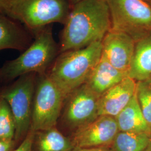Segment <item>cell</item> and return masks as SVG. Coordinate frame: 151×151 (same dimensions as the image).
<instances>
[{"instance_id": "2", "label": "cell", "mask_w": 151, "mask_h": 151, "mask_svg": "<svg viewBox=\"0 0 151 151\" xmlns=\"http://www.w3.org/2000/svg\"><path fill=\"white\" fill-rule=\"evenodd\" d=\"M102 56V42L60 53L46 73L65 97L86 83Z\"/></svg>"}, {"instance_id": "17", "label": "cell", "mask_w": 151, "mask_h": 151, "mask_svg": "<svg viewBox=\"0 0 151 151\" xmlns=\"http://www.w3.org/2000/svg\"><path fill=\"white\" fill-rule=\"evenodd\" d=\"M151 143V135L119 131L111 144V151H145Z\"/></svg>"}, {"instance_id": "20", "label": "cell", "mask_w": 151, "mask_h": 151, "mask_svg": "<svg viewBox=\"0 0 151 151\" xmlns=\"http://www.w3.org/2000/svg\"><path fill=\"white\" fill-rule=\"evenodd\" d=\"M35 132L30 129L27 137L12 151H32V145Z\"/></svg>"}, {"instance_id": "27", "label": "cell", "mask_w": 151, "mask_h": 151, "mask_svg": "<svg viewBox=\"0 0 151 151\" xmlns=\"http://www.w3.org/2000/svg\"><path fill=\"white\" fill-rule=\"evenodd\" d=\"M101 1H105V2H106L107 0H101Z\"/></svg>"}, {"instance_id": "24", "label": "cell", "mask_w": 151, "mask_h": 151, "mask_svg": "<svg viewBox=\"0 0 151 151\" xmlns=\"http://www.w3.org/2000/svg\"><path fill=\"white\" fill-rule=\"evenodd\" d=\"M70 4V6L74 5L76 3L79 2L81 0H68Z\"/></svg>"}, {"instance_id": "9", "label": "cell", "mask_w": 151, "mask_h": 151, "mask_svg": "<svg viewBox=\"0 0 151 151\" xmlns=\"http://www.w3.org/2000/svg\"><path fill=\"white\" fill-rule=\"evenodd\" d=\"M119 132L115 118L101 115L71 135L75 147L94 148L111 146Z\"/></svg>"}, {"instance_id": "3", "label": "cell", "mask_w": 151, "mask_h": 151, "mask_svg": "<svg viewBox=\"0 0 151 151\" xmlns=\"http://www.w3.org/2000/svg\"><path fill=\"white\" fill-rule=\"evenodd\" d=\"M60 54L50 25L34 34L32 43L16 59L8 60L0 68V81L11 82L21 76L47 72Z\"/></svg>"}, {"instance_id": "6", "label": "cell", "mask_w": 151, "mask_h": 151, "mask_svg": "<svg viewBox=\"0 0 151 151\" xmlns=\"http://www.w3.org/2000/svg\"><path fill=\"white\" fill-rule=\"evenodd\" d=\"M99 95L86 84L76 88L65 97L57 127L71 135L99 116Z\"/></svg>"}, {"instance_id": "23", "label": "cell", "mask_w": 151, "mask_h": 151, "mask_svg": "<svg viewBox=\"0 0 151 151\" xmlns=\"http://www.w3.org/2000/svg\"><path fill=\"white\" fill-rule=\"evenodd\" d=\"M72 151H111L107 147L94 148H78L75 147Z\"/></svg>"}, {"instance_id": "15", "label": "cell", "mask_w": 151, "mask_h": 151, "mask_svg": "<svg viewBox=\"0 0 151 151\" xmlns=\"http://www.w3.org/2000/svg\"><path fill=\"white\" fill-rule=\"evenodd\" d=\"M74 148L71 138L66 137L57 126L34 133L32 151H72Z\"/></svg>"}, {"instance_id": "14", "label": "cell", "mask_w": 151, "mask_h": 151, "mask_svg": "<svg viewBox=\"0 0 151 151\" xmlns=\"http://www.w3.org/2000/svg\"><path fill=\"white\" fill-rule=\"evenodd\" d=\"M128 77L137 82L151 80V32L135 42Z\"/></svg>"}, {"instance_id": "28", "label": "cell", "mask_w": 151, "mask_h": 151, "mask_svg": "<svg viewBox=\"0 0 151 151\" xmlns=\"http://www.w3.org/2000/svg\"></svg>"}, {"instance_id": "26", "label": "cell", "mask_w": 151, "mask_h": 151, "mask_svg": "<svg viewBox=\"0 0 151 151\" xmlns=\"http://www.w3.org/2000/svg\"><path fill=\"white\" fill-rule=\"evenodd\" d=\"M149 4H150V5L151 6V0H146Z\"/></svg>"}, {"instance_id": "1", "label": "cell", "mask_w": 151, "mask_h": 151, "mask_svg": "<svg viewBox=\"0 0 151 151\" xmlns=\"http://www.w3.org/2000/svg\"><path fill=\"white\" fill-rule=\"evenodd\" d=\"M72 6L60 35V53L102 41L111 28L106 2L81 0Z\"/></svg>"}, {"instance_id": "22", "label": "cell", "mask_w": 151, "mask_h": 151, "mask_svg": "<svg viewBox=\"0 0 151 151\" xmlns=\"http://www.w3.org/2000/svg\"><path fill=\"white\" fill-rule=\"evenodd\" d=\"M17 142L15 140L0 139V151H12L16 148Z\"/></svg>"}, {"instance_id": "4", "label": "cell", "mask_w": 151, "mask_h": 151, "mask_svg": "<svg viewBox=\"0 0 151 151\" xmlns=\"http://www.w3.org/2000/svg\"><path fill=\"white\" fill-rule=\"evenodd\" d=\"M12 19L34 34L51 24H65L70 11L68 0H11Z\"/></svg>"}, {"instance_id": "8", "label": "cell", "mask_w": 151, "mask_h": 151, "mask_svg": "<svg viewBox=\"0 0 151 151\" xmlns=\"http://www.w3.org/2000/svg\"><path fill=\"white\" fill-rule=\"evenodd\" d=\"M65 97L47 74H38L34 92L31 129L34 132L57 126Z\"/></svg>"}, {"instance_id": "13", "label": "cell", "mask_w": 151, "mask_h": 151, "mask_svg": "<svg viewBox=\"0 0 151 151\" xmlns=\"http://www.w3.org/2000/svg\"><path fill=\"white\" fill-rule=\"evenodd\" d=\"M128 77L127 73L117 70L103 56L92 71L85 84L99 96Z\"/></svg>"}, {"instance_id": "7", "label": "cell", "mask_w": 151, "mask_h": 151, "mask_svg": "<svg viewBox=\"0 0 151 151\" xmlns=\"http://www.w3.org/2000/svg\"><path fill=\"white\" fill-rule=\"evenodd\" d=\"M111 28L138 41L151 32V6L146 0H107Z\"/></svg>"}, {"instance_id": "16", "label": "cell", "mask_w": 151, "mask_h": 151, "mask_svg": "<svg viewBox=\"0 0 151 151\" xmlns=\"http://www.w3.org/2000/svg\"><path fill=\"white\" fill-rule=\"evenodd\" d=\"M115 119L120 132L147 133L151 135V129L141 111L135 94Z\"/></svg>"}, {"instance_id": "5", "label": "cell", "mask_w": 151, "mask_h": 151, "mask_svg": "<svg viewBox=\"0 0 151 151\" xmlns=\"http://www.w3.org/2000/svg\"><path fill=\"white\" fill-rule=\"evenodd\" d=\"M38 73L21 76L0 90V96L7 102L15 122V140L20 143L31 129L32 105Z\"/></svg>"}, {"instance_id": "10", "label": "cell", "mask_w": 151, "mask_h": 151, "mask_svg": "<svg viewBox=\"0 0 151 151\" xmlns=\"http://www.w3.org/2000/svg\"><path fill=\"white\" fill-rule=\"evenodd\" d=\"M101 42L103 57L114 67L128 75L135 49V40L125 32L111 29Z\"/></svg>"}, {"instance_id": "25", "label": "cell", "mask_w": 151, "mask_h": 151, "mask_svg": "<svg viewBox=\"0 0 151 151\" xmlns=\"http://www.w3.org/2000/svg\"><path fill=\"white\" fill-rule=\"evenodd\" d=\"M145 151H151V144L150 145V146L148 147V148Z\"/></svg>"}, {"instance_id": "11", "label": "cell", "mask_w": 151, "mask_h": 151, "mask_svg": "<svg viewBox=\"0 0 151 151\" xmlns=\"http://www.w3.org/2000/svg\"><path fill=\"white\" fill-rule=\"evenodd\" d=\"M137 81L126 77L100 97L99 116L115 118L135 95Z\"/></svg>"}, {"instance_id": "12", "label": "cell", "mask_w": 151, "mask_h": 151, "mask_svg": "<svg viewBox=\"0 0 151 151\" xmlns=\"http://www.w3.org/2000/svg\"><path fill=\"white\" fill-rule=\"evenodd\" d=\"M33 40L32 33L20 22L0 14V51L10 49L24 52Z\"/></svg>"}, {"instance_id": "21", "label": "cell", "mask_w": 151, "mask_h": 151, "mask_svg": "<svg viewBox=\"0 0 151 151\" xmlns=\"http://www.w3.org/2000/svg\"><path fill=\"white\" fill-rule=\"evenodd\" d=\"M11 0H0V14L12 18Z\"/></svg>"}, {"instance_id": "18", "label": "cell", "mask_w": 151, "mask_h": 151, "mask_svg": "<svg viewBox=\"0 0 151 151\" xmlns=\"http://www.w3.org/2000/svg\"><path fill=\"white\" fill-rule=\"evenodd\" d=\"M16 125L9 105L0 96V139L15 140Z\"/></svg>"}, {"instance_id": "19", "label": "cell", "mask_w": 151, "mask_h": 151, "mask_svg": "<svg viewBox=\"0 0 151 151\" xmlns=\"http://www.w3.org/2000/svg\"><path fill=\"white\" fill-rule=\"evenodd\" d=\"M135 95L142 114L151 129V80L137 81Z\"/></svg>"}]
</instances>
